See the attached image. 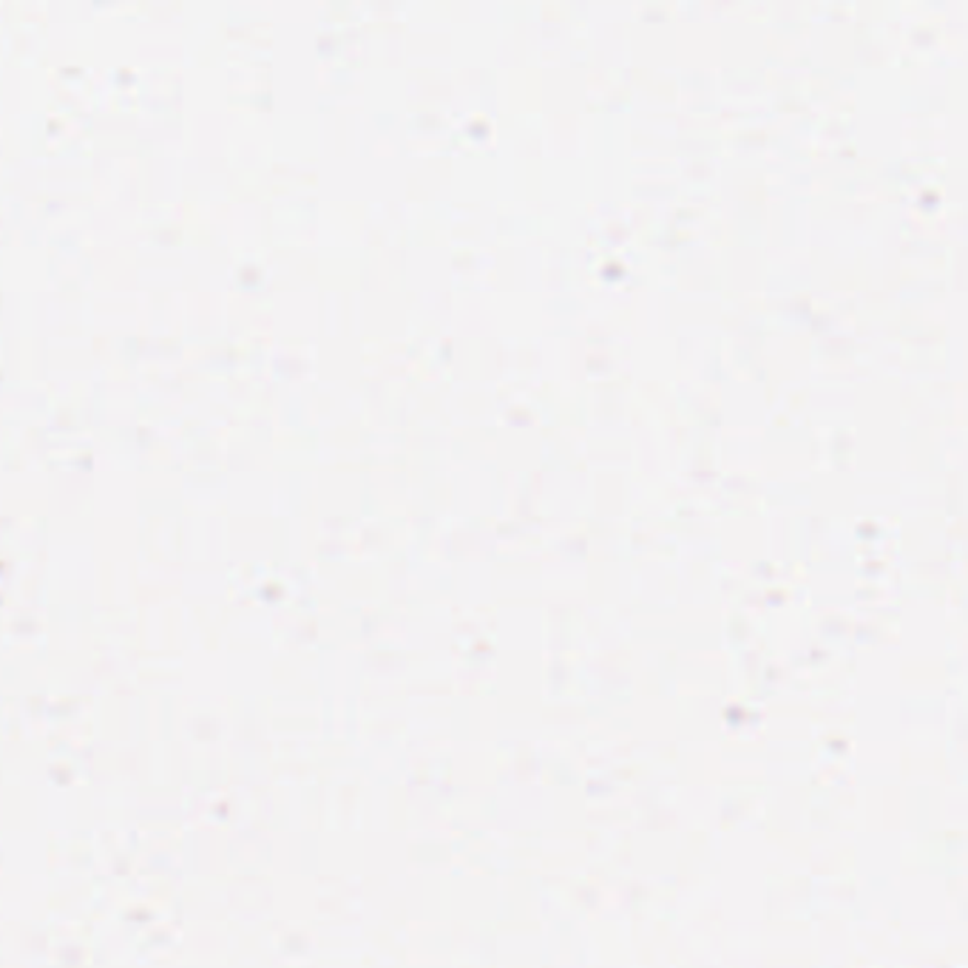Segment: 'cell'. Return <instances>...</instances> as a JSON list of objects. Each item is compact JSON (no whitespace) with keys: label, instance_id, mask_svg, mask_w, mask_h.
Wrapping results in <instances>:
<instances>
[]
</instances>
